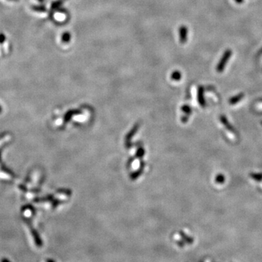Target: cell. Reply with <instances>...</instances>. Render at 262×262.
<instances>
[{
  "label": "cell",
  "mask_w": 262,
  "mask_h": 262,
  "mask_svg": "<svg viewBox=\"0 0 262 262\" xmlns=\"http://www.w3.org/2000/svg\"><path fill=\"white\" fill-rule=\"evenodd\" d=\"M232 55V51L230 49H228V50L224 51L223 55H222V57L221 58V59H220V61L219 62L218 65H217V67H216L217 72L219 73L223 72L224 68H225V66L226 65V63H227L228 61H229Z\"/></svg>",
  "instance_id": "cell-1"
},
{
  "label": "cell",
  "mask_w": 262,
  "mask_h": 262,
  "mask_svg": "<svg viewBox=\"0 0 262 262\" xmlns=\"http://www.w3.org/2000/svg\"><path fill=\"white\" fill-rule=\"evenodd\" d=\"M188 38V28L185 26H181L179 28V40L181 44L186 43Z\"/></svg>",
  "instance_id": "cell-2"
},
{
  "label": "cell",
  "mask_w": 262,
  "mask_h": 262,
  "mask_svg": "<svg viewBox=\"0 0 262 262\" xmlns=\"http://www.w3.org/2000/svg\"><path fill=\"white\" fill-rule=\"evenodd\" d=\"M61 40L63 43H69V41L71 40V34H70V33L64 32L63 34H62Z\"/></svg>",
  "instance_id": "cell-3"
},
{
  "label": "cell",
  "mask_w": 262,
  "mask_h": 262,
  "mask_svg": "<svg viewBox=\"0 0 262 262\" xmlns=\"http://www.w3.org/2000/svg\"><path fill=\"white\" fill-rule=\"evenodd\" d=\"M65 1L66 0H58V1L54 2L52 4V5H51V10L53 11V10H56V9L58 8L60 6L62 5V4H63Z\"/></svg>",
  "instance_id": "cell-4"
},
{
  "label": "cell",
  "mask_w": 262,
  "mask_h": 262,
  "mask_svg": "<svg viewBox=\"0 0 262 262\" xmlns=\"http://www.w3.org/2000/svg\"><path fill=\"white\" fill-rule=\"evenodd\" d=\"M32 9L33 10L36 11V12H39V13H43L46 11V8L43 5H33L32 7Z\"/></svg>",
  "instance_id": "cell-5"
},
{
  "label": "cell",
  "mask_w": 262,
  "mask_h": 262,
  "mask_svg": "<svg viewBox=\"0 0 262 262\" xmlns=\"http://www.w3.org/2000/svg\"><path fill=\"white\" fill-rule=\"evenodd\" d=\"M181 73H180L179 72H178V71H176V72H174L172 74V78L175 79H180L181 78Z\"/></svg>",
  "instance_id": "cell-6"
},
{
  "label": "cell",
  "mask_w": 262,
  "mask_h": 262,
  "mask_svg": "<svg viewBox=\"0 0 262 262\" xmlns=\"http://www.w3.org/2000/svg\"><path fill=\"white\" fill-rule=\"evenodd\" d=\"M6 37L4 34H0V44H2L5 41Z\"/></svg>",
  "instance_id": "cell-7"
},
{
  "label": "cell",
  "mask_w": 262,
  "mask_h": 262,
  "mask_svg": "<svg viewBox=\"0 0 262 262\" xmlns=\"http://www.w3.org/2000/svg\"><path fill=\"white\" fill-rule=\"evenodd\" d=\"M237 4H242L244 2V0H234Z\"/></svg>",
  "instance_id": "cell-8"
},
{
  "label": "cell",
  "mask_w": 262,
  "mask_h": 262,
  "mask_svg": "<svg viewBox=\"0 0 262 262\" xmlns=\"http://www.w3.org/2000/svg\"><path fill=\"white\" fill-rule=\"evenodd\" d=\"M1 262H10V260H8V259H3L1 261Z\"/></svg>",
  "instance_id": "cell-9"
},
{
  "label": "cell",
  "mask_w": 262,
  "mask_h": 262,
  "mask_svg": "<svg viewBox=\"0 0 262 262\" xmlns=\"http://www.w3.org/2000/svg\"><path fill=\"white\" fill-rule=\"evenodd\" d=\"M38 1L39 2H41V3H43V2H44V0H38Z\"/></svg>",
  "instance_id": "cell-10"
},
{
  "label": "cell",
  "mask_w": 262,
  "mask_h": 262,
  "mask_svg": "<svg viewBox=\"0 0 262 262\" xmlns=\"http://www.w3.org/2000/svg\"><path fill=\"white\" fill-rule=\"evenodd\" d=\"M48 262H54L53 261H52V260H49Z\"/></svg>",
  "instance_id": "cell-11"
},
{
  "label": "cell",
  "mask_w": 262,
  "mask_h": 262,
  "mask_svg": "<svg viewBox=\"0 0 262 262\" xmlns=\"http://www.w3.org/2000/svg\"><path fill=\"white\" fill-rule=\"evenodd\" d=\"M13 1H18V0H13Z\"/></svg>",
  "instance_id": "cell-12"
}]
</instances>
